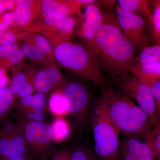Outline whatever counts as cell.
Masks as SVG:
<instances>
[{
	"label": "cell",
	"instance_id": "1",
	"mask_svg": "<svg viewBox=\"0 0 160 160\" xmlns=\"http://www.w3.org/2000/svg\"><path fill=\"white\" fill-rule=\"evenodd\" d=\"M90 51L96 58L101 71L114 78L128 74L136 63L135 51L120 29L116 18L104 14Z\"/></svg>",
	"mask_w": 160,
	"mask_h": 160
},
{
	"label": "cell",
	"instance_id": "2",
	"mask_svg": "<svg viewBox=\"0 0 160 160\" xmlns=\"http://www.w3.org/2000/svg\"><path fill=\"white\" fill-rule=\"evenodd\" d=\"M28 31L43 35L49 40L53 48L55 59L61 66L97 86H106V78L96 58L85 46L48 30L32 28Z\"/></svg>",
	"mask_w": 160,
	"mask_h": 160
},
{
	"label": "cell",
	"instance_id": "3",
	"mask_svg": "<svg viewBox=\"0 0 160 160\" xmlns=\"http://www.w3.org/2000/svg\"><path fill=\"white\" fill-rule=\"evenodd\" d=\"M102 97L111 122L126 137H143L149 127V119L142 109L120 92L109 86L103 87Z\"/></svg>",
	"mask_w": 160,
	"mask_h": 160
},
{
	"label": "cell",
	"instance_id": "4",
	"mask_svg": "<svg viewBox=\"0 0 160 160\" xmlns=\"http://www.w3.org/2000/svg\"><path fill=\"white\" fill-rule=\"evenodd\" d=\"M90 122L96 155L100 160H120L119 132L108 115L102 96L92 108Z\"/></svg>",
	"mask_w": 160,
	"mask_h": 160
},
{
	"label": "cell",
	"instance_id": "5",
	"mask_svg": "<svg viewBox=\"0 0 160 160\" xmlns=\"http://www.w3.org/2000/svg\"><path fill=\"white\" fill-rule=\"evenodd\" d=\"M14 116L22 127L29 156L37 160L52 157L56 149L51 125L44 121L28 119L17 112Z\"/></svg>",
	"mask_w": 160,
	"mask_h": 160
},
{
	"label": "cell",
	"instance_id": "6",
	"mask_svg": "<svg viewBox=\"0 0 160 160\" xmlns=\"http://www.w3.org/2000/svg\"><path fill=\"white\" fill-rule=\"evenodd\" d=\"M120 92L137 102L149 119L150 127L159 124L160 110L158 109L149 86L138 77L128 74L117 79Z\"/></svg>",
	"mask_w": 160,
	"mask_h": 160
},
{
	"label": "cell",
	"instance_id": "7",
	"mask_svg": "<svg viewBox=\"0 0 160 160\" xmlns=\"http://www.w3.org/2000/svg\"><path fill=\"white\" fill-rule=\"evenodd\" d=\"M59 89L67 99L69 112L73 116L78 126L82 129L88 127L92 108L90 94L86 86L78 81H66Z\"/></svg>",
	"mask_w": 160,
	"mask_h": 160
},
{
	"label": "cell",
	"instance_id": "8",
	"mask_svg": "<svg viewBox=\"0 0 160 160\" xmlns=\"http://www.w3.org/2000/svg\"><path fill=\"white\" fill-rule=\"evenodd\" d=\"M115 10L118 25L135 51H139L148 46L149 34L145 18L125 11L118 5Z\"/></svg>",
	"mask_w": 160,
	"mask_h": 160
},
{
	"label": "cell",
	"instance_id": "9",
	"mask_svg": "<svg viewBox=\"0 0 160 160\" xmlns=\"http://www.w3.org/2000/svg\"><path fill=\"white\" fill-rule=\"evenodd\" d=\"M26 155L28 146L19 122L8 117L0 121V156Z\"/></svg>",
	"mask_w": 160,
	"mask_h": 160
},
{
	"label": "cell",
	"instance_id": "10",
	"mask_svg": "<svg viewBox=\"0 0 160 160\" xmlns=\"http://www.w3.org/2000/svg\"><path fill=\"white\" fill-rule=\"evenodd\" d=\"M36 69L32 78L35 91L46 94H51L60 89L66 82L63 74L58 69L54 62L40 65Z\"/></svg>",
	"mask_w": 160,
	"mask_h": 160
},
{
	"label": "cell",
	"instance_id": "11",
	"mask_svg": "<svg viewBox=\"0 0 160 160\" xmlns=\"http://www.w3.org/2000/svg\"><path fill=\"white\" fill-rule=\"evenodd\" d=\"M12 10L18 28L26 31L35 25L42 14V1L16 0Z\"/></svg>",
	"mask_w": 160,
	"mask_h": 160
},
{
	"label": "cell",
	"instance_id": "12",
	"mask_svg": "<svg viewBox=\"0 0 160 160\" xmlns=\"http://www.w3.org/2000/svg\"><path fill=\"white\" fill-rule=\"evenodd\" d=\"M47 98L45 95L40 92L22 98L15 101L13 107L18 114L26 119L34 121H43L45 118V109Z\"/></svg>",
	"mask_w": 160,
	"mask_h": 160
},
{
	"label": "cell",
	"instance_id": "13",
	"mask_svg": "<svg viewBox=\"0 0 160 160\" xmlns=\"http://www.w3.org/2000/svg\"><path fill=\"white\" fill-rule=\"evenodd\" d=\"M94 0H44L42 1V14L52 18L73 15L79 12L81 8L90 4Z\"/></svg>",
	"mask_w": 160,
	"mask_h": 160
},
{
	"label": "cell",
	"instance_id": "14",
	"mask_svg": "<svg viewBox=\"0 0 160 160\" xmlns=\"http://www.w3.org/2000/svg\"><path fill=\"white\" fill-rule=\"evenodd\" d=\"M104 18V13L95 3L85 6L84 21L80 34L86 44V48L89 50L93 45L97 32L102 24Z\"/></svg>",
	"mask_w": 160,
	"mask_h": 160
},
{
	"label": "cell",
	"instance_id": "15",
	"mask_svg": "<svg viewBox=\"0 0 160 160\" xmlns=\"http://www.w3.org/2000/svg\"><path fill=\"white\" fill-rule=\"evenodd\" d=\"M75 24L73 15L52 18L42 14L35 25L32 28L48 30L71 39L74 35Z\"/></svg>",
	"mask_w": 160,
	"mask_h": 160
},
{
	"label": "cell",
	"instance_id": "16",
	"mask_svg": "<svg viewBox=\"0 0 160 160\" xmlns=\"http://www.w3.org/2000/svg\"><path fill=\"white\" fill-rule=\"evenodd\" d=\"M36 69L29 68L26 70H13L9 86L14 97H26L35 91L32 78Z\"/></svg>",
	"mask_w": 160,
	"mask_h": 160
},
{
	"label": "cell",
	"instance_id": "17",
	"mask_svg": "<svg viewBox=\"0 0 160 160\" xmlns=\"http://www.w3.org/2000/svg\"><path fill=\"white\" fill-rule=\"evenodd\" d=\"M129 72L143 82L160 79V62L142 64L135 63L130 68Z\"/></svg>",
	"mask_w": 160,
	"mask_h": 160
},
{
	"label": "cell",
	"instance_id": "18",
	"mask_svg": "<svg viewBox=\"0 0 160 160\" xmlns=\"http://www.w3.org/2000/svg\"><path fill=\"white\" fill-rule=\"evenodd\" d=\"M121 145L124 146L137 160H153L151 150L145 142L137 138L126 137Z\"/></svg>",
	"mask_w": 160,
	"mask_h": 160
},
{
	"label": "cell",
	"instance_id": "19",
	"mask_svg": "<svg viewBox=\"0 0 160 160\" xmlns=\"http://www.w3.org/2000/svg\"><path fill=\"white\" fill-rule=\"evenodd\" d=\"M22 40L24 42L30 43L36 47L50 61H55L53 48L51 43L43 35L26 31Z\"/></svg>",
	"mask_w": 160,
	"mask_h": 160
},
{
	"label": "cell",
	"instance_id": "20",
	"mask_svg": "<svg viewBox=\"0 0 160 160\" xmlns=\"http://www.w3.org/2000/svg\"><path fill=\"white\" fill-rule=\"evenodd\" d=\"M118 6L121 9L149 19L151 18L150 1L147 0H118Z\"/></svg>",
	"mask_w": 160,
	"mask_h": 160
},
{
	"label": "cell",
	"instance_id": "21",
	"mask_svg": "<svg viewBox=\"0 0 160 160\" xmlns=\"http://www.w3.org/2000/svg\"><path fill=\"white\" fill-rule=\"evenodd\" d=\"M48 105L50 112L56 118H63L70 113L68 101L59 89L50 94Z\"/></svg>",
	"mask_w": 160,
	"mask_h": 160
},
{
	"label": "cell",
	"instance_id": "22",
	"mask_svg": "<svg viewBox=\"0 0 160 160\" xmlns=\"http://www.w3.org/2000/svg\"><path fill=\"white\" fill-rule=\"evenodd\" d=\"M151 18L149 20L148 34L154 40L155 45L160 42V1L153 2Z\"/></svg>",
	"mask_w": 160,
	"mask_h": 160
},
{
	"label": "cell",
	"instance_id": "23",
	"mask_svg": "<svg viewBox=\"0 0 160 160\" xmlns=\"http://www.w3.org/2000/svg\"><path fill=\"white\" fill-rule=\"evenodd\" d=\"M143 137L145 143L151 150L153 158L160 160V125L158 124L153 129L149 127L144 133Z\"/></svg>",
	"mask_w": 160,
	"mask_h": 160
},
{
	"label": "cell",
	"instance_id": "24",
	"mask_svg": "<svg viewBox=\"0 0 160 160\" xmlns=\"http://www.w3.org/2000/svg\"><path fill=\"white\" fill-rule=\"evenodd\" d=\"M14 98L9 86L0 89V121L8 117L13 107Z\"/></svg>",
	"mask_w": 160,
	"mask_h": 160
},
{
	"label": "cell",
	"instance_id": "25",
	"mask_svg": "<svg viewBox=\"0 0 160 160\" xmlns=\"http://www.w3.org/2000/svg\"><path fill=\"white\" fill-rule=\"evenodd\" d=\"M55 142L65 141L70 133L69 124L63 118H55L51 125Z\"/></svg>",
	"mask_w": 160,
	"mask_h": 160
},
{
	"label": "cell",
	"instance_id": "26",
	"mask_svg": "<svg viewBox=\"0 0 160 160\" xmlns=\"http://www.w3.org/2000/svg\"><path fill=\"white\" fill-rule=\"evenodd\" d=\"M160 62V45L147 46L141 49L136 58V63L139 64Z\"/></svg>",
	"mask_w": 160,
	"mask_h": 160
},
{
	"label": "cell",
	"instance_id": "27",
	"mask_svg": "<svg viewBox=\"0 0 160 160\" xmlns=\"http://www.w3.org/2000/svg\"><path fill=\"white\" fill-rule=\"evenodd\" d=\"M20 49L25 57L33 62L42 65L51 61L39 49L30 43L24 42Z\"/></svg>",
	"mask_w": 160,
	"mask_h": 160
},
{
	"label": "cell",
	"instance_id": "28",
	"mask_svg": "<svg viewBox=\"0 0 160 160\" xmlns=\"http://www.w3.org/2000/svg\"><path fill=\"white\" fill-rule=\"evenodd\" d=\"M25 57L19 48L12 52L0 61V67L6 70L13 68L21 65L25 60Z\"/></svg>",
	"mask_w": 160,
	"mask_h": 160
},
{
	"label": "cell",
	"instance_id": "29",
	"mask_svg": "<svg viewBox=\"0 0 160 160\" xmlns=\"http://www.w3.org/2000/svg\"><path fill=\"white\" fill-rule=\"evenodd\" d=\"M70 152V160H100L94 152L85 145L75 147Z\"/></svg>",
	"mask_w": 160,
	"mask_h": 160
},
{
	"label": "cell",
	"instance_id": "30",
	"mask_svg": "<svg viewBox=\"0 0 160 160\" xmlns=\"http://www.w3.org/2000/svg\"><path fill=\"white\" fill-rule=\"evenodd\" d=\"M149 86L158 109L160 111V80L143 82Z\"/></svg>",
	"mask_w": 160,
	"mask_h": 160
},
{
	"label": "cell",
	"instance_id": "31",
	"mask_svg": "<svg viewBox=\"0 0 160 160\" xmlns=\"http://www.w3.org/2000/svg\"><path fill=\"white\" fill-rule=\"evenodd\" d=\"M0 23L6 24L10 28H17L15 22L12 11L6 12L4 13H1Z\"/></svg>",
	"mask_w": 160,
	"mask_h": 160
},
{
	"label": "cell",
	"instance_id": "32",
	"mask_svg": "<svg viewBox=\"0 0 160 160\" xmlns=\"http://www.w3.org/2000/svg\"><path fill=\"white\" fill-rule=\"evenodd\" d=\"M18 42L10 45H1L0 46V61L4 58L7 55L12 52L19 48Z\"/></svg>",
	"mask_w": 160,
	"mask_h": 160
},
{
	"label": "cell",
	"instance_id": "33",
	"mask_svg": "<svg viewBox=\"0 0 160 160\" xmlns=\"http://www.w3.org/2000/svg\"><path fill=\"white\" fill-rule=\"evenodd\" d=\"M52 157V160H70V150L65 148L56 150Z\"/></svg>",
	"mask_w": 160,
	"mask_h": 160
},
{
	"label": "cell",
	"instance_id": "34",
	"mask_svg": "<svg viewBox=\"0 0 160 160\" xmlns=\"http://www.w3.org/2000/svg\"><path fill=\"white\" fill-rule=\"evenodd\" d=\"M15 6L14 1L0 0V14L6 12L12 11Z\"/></svg>",
	"mask_w": 160,
	"mask_h": 160
},
{
	"label": "cell",
	"instance_id": "35",
	"mask_svg": "<svg viewBox=\"0 0 160 160\" xmlns=\"http://www.w3.org/2000/svg\"><path fill=\"white\" fill-rule=\"evenodd\" d=\"M120 160H137V159L124 146L121 144L120 145Z\"/></svg>",
	"mask_w": 160,
	"mask_h": 160
},
{
	"label": "cell",
	"instance_id": "36",
	"mask_svg": "<svg viewBox=\"0 0 160 160\" xmlns=\"http://www.w3.org/2000/svg\"><path fill=\"white\" fill-rule=\"evenodd\" d=\"M0 160H33L29 155L23 156L14 157H1L0 156Z\"/></svg>",
	"mask_w": 160,
	"mask_h": 160
},
{
	"label": "cell",
	"instance_id": "37",
	"mask_svg": "<svg viewBox=\"0 0 160 160\" xmlns=\"http://www.w3.org/2000/svg\"><path fill=\"white\" fill-rule=\"evenodd\" d=\"M9 82V79L7 76V74L4 76L2 78L0 79V89L8 86Z\"/></svg>",
	"mask_w": 160,
	"mask_h": 160
},
{
	"label": "cell",
	"instance_id": "38",
	"mask_svg": "<svg viewBox=\"0 0 160 160\" xmlns=\"http://www.w3.org/2000/svg\"><path fill=\"white\" fill-rule=\"evenodd\" d=\"M10 28H11L6 25V24H3V23H0V31H4V30L10 29Z\"/></svg>",
	"mask_w": 160,
	"mask_h": 160
},
{
	"label": "cell",
	"instance_id": "39",
	"mask_svg": "<svg viewBox=\"0 0 160 160\" xmlns=\"http://www.w3.org/2000/svg\"><path fill=\"white\" fill-rule=\"evenodd\" d=\"M6 69L0 67V79L6 75Z\"/></svg>",
	"mask_w": 160,
	"mask_h": 160
},
{
	"label": "cell",
	"instance_id": "40",
	"mask_svg": "<svg viewBox=\"0 0 160 160\" xmlns=\"http://www.w3.org/2000/svg\"><path fill=\"white\" fill-rule=\"evenodd\" d=\"M6 30H4V31H0V39H1V37H2V36L3 35V34L5 33V32H6Z\"/></svg>",
	"mask_w": 160,
	"mask_h": 160
},
{
	"label": "cell",
	"instance_id": "41",
	"mask_svg": "<svg viewBox=\"0 0 160 160\" xmlns=\"http://www.w3.org/2000/svg\"></svg>",
	"mask_w": 160,
	"mask_h": 160
}]
</instances>
